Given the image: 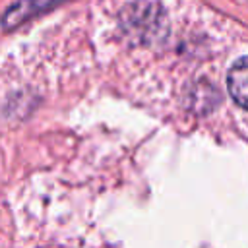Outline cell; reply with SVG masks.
Segmentation results:
<instances>
[{
    "instance_id": "7a4b0ae2",
    "label": "cell",
    "mask_w": 248,
    "mask_h": 248,
    "mask_svg": "<svg viewBox=\"0 0 248 248\" xmlns=\"http://www.w3.org/2000/svg\"><path fill=\"white\" fill-rule=\"evenodd\" d=\"M58 0H19L16 4L10 6V10L4 14L2 17V25L6 29L17 27L21 23H25L29 17H35L43 12H46L48 8H52Z\"/></svg>"
},
{
    "instance_id": "3957f363",
    "label": "cell",
    "mask_w": 248,
    "mask_h": 248,
    "mask_svg": "<svg viewBox=\"0 0 248 248\" xmlns=\"http://www.w3.org/2000/svg\"><path fill=\"white\" fill-rule=\"evenodd\" d=\"M227 87L236 105L248 110V56L236 60L227 76Z\"/></svg>"
},
{
    "instance_id": "6da1fadb",
    "label": "cell",
    "mask_w": 248,
    "mask_h": 248,
    "mask_svg": "<svg viewBox=\"0 0 248 248\" xmlns=\"http://www.w3.org/2000/svg\"><path fill=\"white\" fill-rule=\"evenodd\" d=\"M122 25L132 37L140 41H151L165 31V14L157 4L136 2L124 8Z\"/></svg>"
}]
</instances>
